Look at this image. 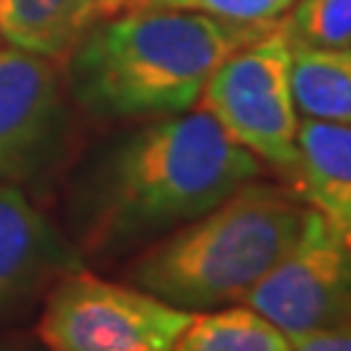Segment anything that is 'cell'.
Returning <instances> with one entry per match:
<instances>
[{
	"label": "cell",
	"mask_w": 351,
	"mask_h": 351,
	"mask_svg": "<svg viewBox=\"0 0 351 351\" xmlns=\"http://www.w3.org/2000/svg\"><path fill=\"white\" fill-rule=\"evenodd\" d=\"M245 302L289 339L351 326V237L310 208L300 239Z\"/></svg>",
	"instance_id": "cell-6"
},
{
	"label": "cell",
	"mask_w": 351,
	"mask_h": 351,
	"mask_svg": "<svg viewBox=\"0 0 351 351\" xmlns=\"http://www.w3.org/2000/svg\"><path fill=\"white\" fill-rule=\"evenodd\" d=\"M294 177L315 211L351 237V125L300 120Z\"/></svg>",
	"instance_id": "cell-9"
},
{
	"label": "cell",
	"mask_w": 351,
	"mask_h": 351,
	"mask_svg": "<svg viewBox=\"0 0 351 351\" xmlns=\"http://www.w3.org/2000/svg\"><path fill=\"white\" fill-rule=\"evenodd\" d=\"M271 26L143 8L88 29L73 47L71 86L75 99L101 117L188 112L213 71Z\"/></svg>",
	"instance_id": "cell-2"
},
{
	"label": "cell",
	"mask_w": 351,
	"mask_h": 351,
	"mask_svg": "<svg viewBox=\"0 0 351 351\" xmlns=\"http://www.w3.org/2000/svg\"><path fill=\"white\" fill-rule=\"evenodd\" d=\"M190 317L143 289L78 268L50 291L39 339L50 351H169Z\"/></svg>",
	"instance_id": "cell-5"
},
{
	"label": "cell",
	"mask_w": 351,
	"mask_h": 351,
	"mask_svg": "<svg viewBox=\"0 0 351 351\" xmlns=\"http://www.w3.org/2000/svg\"><path fill=\"white\" fill-rule=\"evenodd\" d=\"M304 219L287 190L250 180L154 242L128 274L133 287L188 313L234 304L300 239Z\"/></svg>",
	"instance_id": "cell-3"
},
{
	"label": "cell",
	"mask_w": 351,
	"mask_h": 351,
	"mask_svg": "<svg viewBox=\"0 0 351 351\" xmlns=\"http://www.w3.org/2000/svg\"><path fill=\"white\" fill-rule=\"evenodd\" d=\"M261 175V159L206 110L164 114L112 143L78 188L75 216L88 250L138 245L211 211Z\"/></svg>",
	"instance_id": "cell-1"
},
{
	"label": "cell",
	"mask_w": 351,
	"mask_h": 351,
	"mask_svg": "<svg viewBox=\"0 0 351 351\" xmlns=\"http://www.w3.org/2000/svg\"><path fill=\"white\" fill-rule=\"evenodd\" d=\"M169 351H291V339L250 304L193 313Z\"/></svg>",
	"instance_id": "cell-12"
},
{
	"label": "cell",
	"mask_w": 351,
	"mask_h": 351,
	"mask_svg": "<svg viewBox=\"0 0 351 351\" xmlns=\"http://www.w3.org/2000/svg\"><path fill=\"white\" fill-rule=\"evenodd\" d=\"M128 3H133V0H101V8H104V13H110L117 8H125Z\"/></svg>",
	"instance_id": "cell-16"
},
{
	"label": "cell",
	"mask_w": 351,
	"mask_h": 351,
	"mask_svg": "<svg viewBox=\"0 0 351 351\" xmlns=\"http://www.w3.org/2000/svg\"><path fill=\"white\" fill-rule=\"evenodd\" d=\"M289 81L304 117L351 125V47H291Z\"/></svg>",
	"instance_id": "cell-11"
},
{
	"label": "cell",
	"mask_w": 351,
	"mask_h": 351,
	"mask_svg": "<svg viewBox=\"0 0 351 351\" xmlns=\"http://www.w3.org/2000/svg\"><path fill=\"white\" fill-rule=\"evenodd\" d=\"M291 351H351V326L294 336Z\"/></svg>",
	"instance_id": "cell-15"
},
{
	"label": "cell",
	"mask_w": 351,
	"mask_h": 351,
	"mask_svg": "<svg viewBox=\"0 0 351 351\" xmlns=\"http://www.w3.org/2000/svg\"><path fill=\"white\" fill-rule=\"evenodd\" d=\"M294 0H156L151 8L208 13L232 24H274Z\"/></svg>",
	"instance_id": "cell-14"
},
{
	"label": "cell",
	"mask_w": 351,
	"mask_h": 351,
	"mask_svg": "<svg viewBox=\"0 0 351 351\" xmlns=\"http://www.w3.org/2000/svg\"><path fill=\"white\" fill-rule=\"evenodd\" d=\"M101 13V0H0V37L50 60L73 52Z\"/></svg>",
	"instance_id": "cell-10"
},
{
	"label": "cell",
	"mask_w": 351,
	"mask_h": 351,
	"mask_svg": "<svg viewBox=\"0 0 351 351\" xmlns=\"http://www.w3.org/2000/svg\"><path fill=\"white\" fill-rule=\"evenodd\" d=\"M291 45L281 24L232 52L203 88V110L258 159L294 172L297 107L291 99Z\"/></svg>",
	"instance_id": "cell-4"
},
{
	"label": "cell",
	"mask_w": 351,
	"mask_h": 351,
	"mask_svg": "<svg viewBox=\"0 0 351 351\" xmlns=\"http://www.w3.org/2000/svg\"><path fill=\"white\" fill-rule=\"evenodd\" d=\"M78 255L19 185H0V313L26 302L50 278L78 271Z\"/></svg>",
	"instance_id": "cell-8"
},
{
	"label": "cell",
	"mask_w": 351,
	"mask_h": 351,
	"mask_svg": "<svg viewBox=\"0 0 351 351\" xmlns=\"http://www.w3.org/2000/svg\"><path fill=\"white\" fill-rule=\"evenodd\" d=\"M281 29L291 47H351V0H294Z\"/></svg>",
	"instance_id": "cell-13"
},
{
	"label": "cell",
	"mask_w": 351,
	"mask_h": 351,
	"mask_svg": "<svg viewBox=\"0 0 351 351\" xmlns=\"http://www.w3.org/2000/svg\"><path fill=\"white\" fill-rule=\"evenodd\" d=\"M63 101L47 58L0 50V185L39 172L63 138Z\"/></svg>",
	"instance_id": "cell-7"
},
{
	"label": "cell",
	"mask_w": 351,
	"mask_h": 351,
	"mask_svg": "<svg viewBox=\"0 0 351 351\" xmlns=\"http://www.w3.org/2000/svg\"><path fill=\"white\" fill-rule=\"evenodd\" d=\"M154 3H156V0H141V5H143V8H151Z\"/></svg>",
	"instance_id": "cell-17"
}]
</instances>
